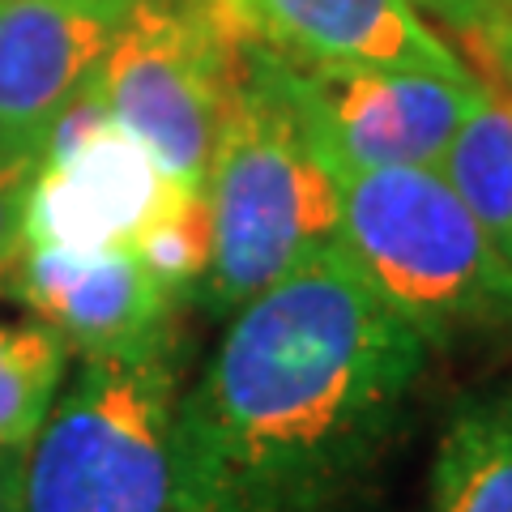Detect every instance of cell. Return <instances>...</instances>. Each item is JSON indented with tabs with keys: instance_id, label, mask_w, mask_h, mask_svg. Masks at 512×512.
Segmentation results:
<instances>
[{
	"instance_id": "6da1fadb",
	"label": "cell",
	"mask_w": 512,
	"mask_h": 512,
	"mask_svg": "<svg viewBox=\"0 0 512 512\" xmlns=\"http://www.w3.org/2000/svg\"><path fill=\"white\" fill-rule=\"evenodd\" d=\"M431 350L338 248L299 265L180 393V512H372Z\"/></svg>"
},
{
	"instance_id": "7a4b0ae2",
	"label": "cell",
	"mask_w": 512,
	"mask_h": 512,
	"mask_svg": "<svg viewBox=\"0 0 512 512\" xmlns=\"http://www.w3.org/2000/svg\"><path fill=\"white\" fill-rule=\"evenodd\" d=\"M244 47V86L205 171L210 252L192 303L227 320L299 265L333 248L338 175L316 154L291 99Z\"/></svg>"
},
{
	"instance_id": "3957f363",
	"label": "cell",
	"mask_w": 512,
	"mask_h": 512,
	"mask_svg": "<svg viewBox=\"0 0 512 512\" xmlns=\"http://www.w3.org/2000/svg\"><path fill=\"white\" fill-rule=\"evenodd\" d=\"M333 248L431 346L512 325V261L440 167L338 175Z\"/></svg>"
},
{
	"instance_id": "277c9868",
	"label": "cell",
	"mask_w": 512,
	"mask_h": 512,
	"mask_svg": "<svg viewBox=\"0 0 512 512\" xmlns=\"http://www.w3.org/2000/svg\"><path fill=\"white\" fill-rule=\"evenodd\" d=\"M175 350L82 359L26 448L22 512H180Z\"/></svg>"
},
{
	"instance_id": "5b68a950",
	"label": "cell",
	"mask_w": 512,
	"mask_h": 512,
	"mask_svg": "<svg viewBox=\"0 0 512 512\" xmlns=\"http://www.w3.org/2000/svg\"><path fill=\"white\" fill-rule=\"evenodd\" d=\"M244 86V47L214 0H137L82 90L171 180L205 188Z\"/></svg>"
},
{
	"instance_id": "8992f818",
	"label": "cell",
	"mask_w": 512,
	"mask_h": 512,
	"mask_svg": "<svg viewBox=\"0 0 512 512\" xmlns=\"http://www.w3.org/2000/svg\"><path fill=\"white\" fill-rule=\"evenodd\" d=\"M201 197V188L171 180L146 146L77 94V103L43 137L26 248L137 252L158 222Z\"/></svg>"
},
{
	"instance_id": "52a82bcc",
	"label": "cell",
	"mask_w": 512,
	"mask_h": 512,
	"mask_svg": "<svg viewBox=\"0 0 512 512\" xmlns=\"http://www.w3.org/2000/svg\"><path fill=\"white\" fill-rule=\"evenodd\" d=\"M291 99L316 154L333 175L384 167H440L478 90L436 73L295 64L248 43Z\"/></svg>"
},
{
	"instance_id": "ba28073f",
	"label": "cell",
	"mask_w": 512,
	"mask_h": 512,
	"mask_svg": "<svg viewBox=\"0 0 512 512\" xmlns=\"http://www.w3.org/2000/svg\"><path fill=\"white\" fill-rule=\"evenodd\" d=\"M82 359L175 350L184 295L133 252L26 248L0 286Z\"/></svg>"
},
{
	"instance_id": "9c48e42d",
	"label": "cell",
	"mask_w": 512,
	"mask_h": 512,
	"mask_svg": "<svg viewBox=\"0 0 512 512\" xmlns=\"http://www.w3.org/2000/svg\"><path fill=\"white\" fill-rule=\"evenodd\" d=\"M235 39L295 64L410 69L474 86L470 60L414 0H214Z\"/></svg>"
},
{
	"instance_id": "30bf717a",
	"label": "cell",
	"mask_w": 512,
	"mask_h": 512,
	"mask_svg": "<svg viewBox=\"0 0 512 512\" xmlns=\"http://www.w3.org/2000/svg\"><path fill=\"white\" fill-rule=\"evenodd\" d=\"M137 0H0V133L30 154L90 86Z\"/></svg>"
},
{
	"instance_id": "8fae6325",
	"label": "cell",
	"mask_w": 512,
	"mask_h": 512,
	"mask_svg": "<svg viewBox=\"0 0 512 512\" xmlns=\"http://www.w3.org/2000/svg\"><path fill=\"white\" fill-rule=\"evenodd\" d=\"M427 512H512V397H474L448 414Z\"/></svg>"
},
{
	"instance_id": "7c38bea8",
	"label": "cell",
	"mask_w": 512,
	"mask_h": 512,
	"mask_svg": "<svg viewBox=\"0 0 512 512\" xmlns=\"http://www.w3.org/2000/svg\"><path fill=\"white\" fill-rule=\"evenodd\" d=\"M440 175L512 261V99L491 77L478 82L453 146L440 158Z\"/></svg>"
},
{
	"instance_id": "4fadbf2b",
	"label": "cell",
	"mask_w": 512,
	"mask_h": 512,
	"mask_svg": "<svg viewBox=\"0 0 512 512\" xmlns=\"http://www.w3.org/2000/svg\"><path fill=\"white\" fill-rule=\"evenodd\" d=\"M73 350L43 320H0V444L30 448L69 376Z\"/></svg>"
},
{
	"instance_id": "5bb4252c",
	"label": "cell",
	"mask_w": 512,
	"mask_h": 512,
	"mask_svg": "<svg viewBox=\"0 0 512 512\" xmlns=\"http://www.w3.org/2000/svg\"><path fill=\"white\" fill-rule=\"evenodd\" d=\"M35 171H39V154L0 163V286H5L18 256L26 252V218H30Z\"/></svg>"
},
{
	"instance_id": "9a60e30c",
	"label": "cell",
	"mask_w": 512,
	"mask_h": 512,
	"mask_svg": "<svg viewBox=\"0 0 512 512\" xmlns=\"http://www.w3.org/2000/svg\"><path fill=\"white\" fill-rule=\"evenodd\" d=\"M466 47L483 60V77H491V82L512 99V0L495 13V18H487L474 30L466 39Z\"/></svg>"
},
{
	"instance_id": "2e32d148",
	"label": "cell",
	"mask_w": 512,
	"mask_h": 512,
	"mask_svg": "<svg viewBox=\"0 0 512 512\" xmlns=\"http://www.w3.org/2000/svg\"><path fill=\"white\" fill-rule=\"evenodd\" d=\"M22 478H26V448L0 444V512H22Z\"/></svg>"
},
{
	"instance_id": "e0dca14e",
	"label": "cell",
	"mask_w": 512,
	"mask_h": 512,
	"mask_svg": "<svg viewBox=\"0 0 512 512\" xmlns=\"http://www.w3.org/2000/svg\"><path fill=\"white\" fill-rule=\"evenodd\" d=\"M30 150H22V146H13V141L0 133V163H13V158H26Z\"/></svg>"
}]
</instances>
